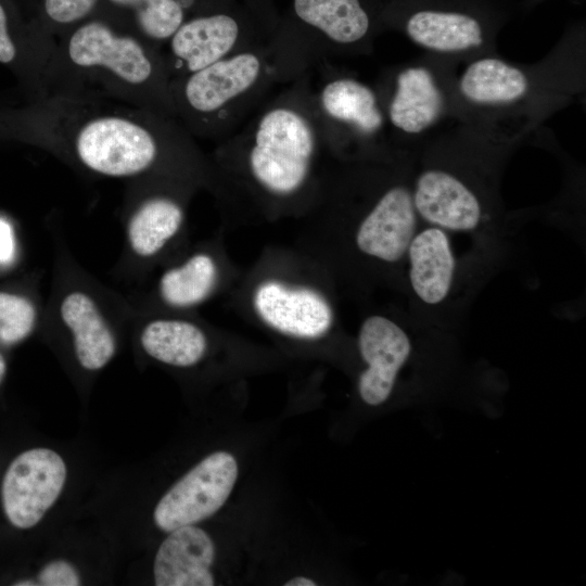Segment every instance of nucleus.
I'll use <instances>...</instances> for the list:
<instances>
[{"instance_id":"f257e3e1","label":"nucleus","mask_w":586,"mask_h":586,"mask_svg":"<svg viewBox=\"0 0 586 586\" xmlns=\"http://www.w3.org/2000/svg\"><path fill=\"white\" fill-rule=\"evenodd\" d=\"M265 103L219 149V167L266 212L316 200L321 179V128L307 77Z\"/></svg>"},{"instance_id":"f03ea898","label":"nucleus","mask_w":586,"mask_h":586,"mask_svg":"<svg viewBox=\"0 0 586 586\" xmlns=\"http://www.w3.org/2000/svg\"><path fill=\"white\" fill-rule=\"evenodd\" d=\"M306 54L279 23L273 38L170 79L177 117L206 137H228L281 79L302 75Z\"/></svg>"},{"instance_id":"7ed1b4c3","label":"nucleus","mask_w":586,"mask_h":586,"mask_svg":"<svg viewBox=\"0 0 586 586\" xmlns=\"http://www.w3.org/2000/svg\"><path fill=\"white\" fill-rule=\"evenodd\" d=\"M451 233L432 225L419 227L406 254L404 289L411 314L443 326L458 321L469 298L487 275L494 255L469 254L460 258Z\"/></svg>"},{"instance_id":"20e7f679","label":"nucleus","mask_w":586,"mask_h":586,"mask_svg":"<svg viewBox=\"0 0 586 586\" xmlns=\"http://www.w3.org/2000/svg\"><path fill=\"white\" fill-rule=\"evenodd\" d=\"M64 53L75 68L119 90L145 93L154 111L177 117L167 64L154 47L101 21H90L69 36Z\"/></svg>"},{"instance_id":"39448f33","label":"nucleus","mask_w":586,"mask_h":586,"mask_svg":"<svg viewBox=\"0 0 586 586\" xmlns=\"http://www.w3.org/2000/svg\"><path fill=\"white\" fill-rule=\"evenodd\" d=\"M173 116L154 122L120 114H102L77 123L69 131L76 158L89 170L107 177H132L152 169L165 150L188 141Z\"/></svg>"},{"instance_id":"423d86ee","label":"nucleus","mask_w":586,"mask_h":586,"mask_svg":"<svg viewBox=\"0 0 586 586\" xmlns=\"http://www.w3.org/2000/svg\"><path fill=\"white\" fill-rule=\"evenodd\" d=\"M419 227L411 189L386 187L345 230L348 266L361 280L387 281L403 291L406 254Z\"/></svg>"},{"instance_id":"0eeeda50","label":"nucleus","mask_w":586,"mask_h":586,"mask_svg":"<svg viewBox=\"0 0 586 586\" xmlns=\"http://www.w3.org/2000/svg\"><path fill=\"white\" fill-rule=\"evenodd\" d=\"M267 0H230L222 8L184 21L170 37L169 75L202 69L239 51L270 41L279 26Z\"/></svg>"},{"instance_id":"6e6552de","label":"nucleus","mask_w":586,"mask_h":586,"mask_svg":"<svg viewBox=\"0 0 586 586\" xmlns=\"http://www.w3.org/2000/svg\"><path fill=\"white\" fill-rule=\"evenodd\" d=\"M252 316L275 333L301 341L326 337L337 321L328 289L290 271L262 272L247 293Z\"/></svg>"},{"instance_id":"1a4fd4ad","label":"nucleus","mask_w":586,"mask_h":586,"mask_svg":"<svg viewBox=\"0 0 586 586\" xmlns=\"http://www.w3.org/2000/svg\"><path fill=\"white\" fill-rule=\"evenodd\" d=\"M415 321L411 313L391 311H374L361 320L357 348L366 368L358 378V393L367 405L379 406L391 396L413 351Z\"/></svg>"},{"instance_id":"9d476101","label":"nucleus","mask_w":586,"mask_h":586,"mask_svg":"<svg viewBox=\"0 0 586 586\" xmlns=\"http://www.w3.org/2000/svg\"><path fill=\"white\" fill-rule=\"evenodd\" d=\"M419 219L451 234H463L496 246L501 231L492 227V217L477 194L458 176L430 168L419 174L411 190Z\"/></svg>"},{"instance_id":"9b49d317","label":"nucleus","mask_w":586,"mask_h":586,"mask_svg":"<svg viewBox=\"0 0 586 586\" xmlns=\"http://www.w3.org/2000/svg\"><path fill=\"white\" fill-rule=\"evenodd\" d=\"M238 473V463L231 454H211L161 498L153 514L155 524L169 533L213 515L231 494Z\"/></svg>"},{"instance_id":"f8f14e48","label":"nucleus","mask_w":586,"mask_h":586,"mask_svg":"<svg viewBox=\"0 0 586 586\" xmlns=\"http://www.w3.org/2000/svg\"><path fill=\"white\" fill-rule=\"evenodd\" d=\"M66 480L62 457L48 448L18 455L9 466L1 486L2 507L17 528H30L61 494Z\"/></svg>"},{"instance_id":"ddd939ff","label":"nucleus","mask_w":586,"mask_h":586,"mask_svg":"<svg viewBox=\"0 0 586 586\" xmlns=\"http://www.w3.org/2000/svg\"><path fill=\"white\" fill-rule=\"evenodd\" d=\"M311 98L321 132L345 126L372 136L383 126L375 93L354 78H331L317 89L311 88Z\"/></svg>"},{"instance_id":"4468645a","label":"nucleus","mask_w":586,"mask_h":586,"mask_svg":"<svg viewBox=\"0 0 586 586\" xmlns=\"http://www.w3.org/2000/svg\"><path fill=\"white\" fill-rule=\"evenodd\" d=\"M215 546L200 527L184 525L169 532L154 560L156 586H213Z\"/></svg>"},{"instance_id":"2eb2a0df","label":"nucleus","mask_w":586,"mask_h":586,"mask_svg":"<svg viewBox=\"0 0 586 586\" xmlns=\"http://www.w3.org/2000/svg\"><path fill=\"white\" fill-rule=\"evenodd\" d=\"M289 21L302 37L349 46L361 40L370 18L359 0H292Z\"/></svg>"},{"instance_id":"dca6fc26","label":"nucleus","mask_w":586,"mask_h":586,"mask_svg":"<svg viewBox=\"0 0 586 586\" xmlns=\"http://www.w3.org/2000/svg\"><path fill=\"white\" fill-rule=\"evenodd\" d=\"M60 315L72 332L81 367L92 371L103 368L113 358L116 342L95 302L84 292H72L61 302Z\"/></svg>"},{"instance_id":"f3484780","label":"nucleus","mask_w":586,"mask_h":586,"mask_svg":"<svg viewBox=\"0 0 586 586\" xmlns=\"http://www.w3.org/2000/svg\"><path fill=\"white\" fill-rule=\"evenodd\" d=\"M442 109L443 95L428 69L408 67L397 75L387 110L393 126L407 133L421 132L437 119Z\"/></svg>"},{"instance_id":"a211bd4d","label":"nucleus","mask_w":586,"mask_h":586,"mask_svg":"<svg viewBox=\"0 0 586 586\" xmlns=\"http://www.w3.org/2000/svg\"><path fill=\"white\" fill-rule=\"evenodd\" d=\"M183 220L184 208L177 198L156 194L145 199L128 221L131 251L143 258L156 255L178 233Z\"/></svg>"},{"instance_id":"6ab92c4d","label":"nucleus","mask_w":586,"mask_h":586,"mask_svg":"<svg viewBox=\"0 0 586 586\" xmlns=\"http://www.w3.org/2000/svg\"><path fill=\"white\" fill-rule=\"evenodd\" d=\"M141 346L152 358L174 367L196 365L207 352V337L195 323L173 318L148 322L140 335Z\"/></svg>"},{"instance_id":"aec40b11","label":"nucleus","mask_w":586,"mask_h":586,"mask_svg":"<svg viewBox=\"0 0 586 586\" xmlns=\"http://www.w3.org/2000/svg\"><path fill=\"white\" fill-rule=\"evenodd\" d=\"M219 280L220 266L216 257L208 252H198L162 273L158 295L169 307L192 308L215 292Z\"/></svg>"},{"instance_id":"412c9836","label":"nucleus","mask_w":586,"mask_h":586,"mask_svg":"<svg viewBox=\"0 0 586 586\" xmlns=\"http://www.w3.org/2000/svg\"><path fill=\"white\" fill-rule=\"evenodd\" d=\"M408 36L418 44L438 52H457L483 42L479 22L464 14L420 11L406 24Z\"/></svg>"},{"instance_id":"4be33fe9","label":"nucleus","mask_w":586,"mask_h":586,"mask_svg":"<svg viewBox=\"0 0 586 586\" xmlns=\"http://www.w3.org/2000/svg\"><path fill=\"white\" fill-rule=\"evenodd\" d=\"M525 75L506 62L485 58L471 63L460 79L462 94L476 103H508L524 95Z\"/></svg>"},{"instance_id":"5701e85b","label":"nucleus","mask_w":586,"mask_h":586,"mask_svg":"<svg viewBox=\"0 0 586 586\" xmlns=\"http://www.w3.org/2000/svg\"><path fill=\"white\" fill-rule=\"evenodd\" d=\"M130 9L140 33L155 42L168 41L186 21L180 0H110Z\"/></svg>"},{"instance_id":"b1692460","label":"nucleus","mask_w":586,"mask_h":586,"mask_svg":"<svg viewBox=\"0 0 586 586\" xmlns=\"http://www.w3.org/2000/svg\"><path fill=\"white\" fill-rule=\"evenodd\" d=\"M37 313L27 297L0 292V344L11 346L25 340L34 330Z\"/></svg>"},{"instance_id":"393cba45","label":"nucleus","mask_w":586,"mask_h":586,"mask_svg":"<svg viewBox=\"0 0 586 586\" xmlns=\"http://www.w3.org/2000/svg\"><path fill=\"white\" fill-rule=\"evenodd\" d=\"M98 0H44L47 15L55 23L71 24L87 16Z\"/></svg>"},{"instance_id":"a878e982","label":"nucleus","mask_w":586,"mask_h":586,"mask_svg":"<svg viewBox=\"0 0 586 586\" xmlns=\"http://www.w3.org/2000/svg\"><path fill=\"white\" fill-rule=\"evenodd\" d=\"M38 584L43 586H78L80 577L71 563L55 560L42 568L38 575Z\"/></svg>"},{"instance_id":"bb28decb","label":"nucleus","mask_w":586,"mask_h":586,"mask_svg":"<svg viewBox=\"0 0 586 586\" xmlns=\"http://www.w3.org/2000/svg\"><path fill=\"white\" fill-rule=\"evenodd\" d=\"M16 56V47L9 34L7 15L0 4V62L10 63Z\"/></svg>"},{"instance_id":"cd10ccee","label":"nucleus","mask_w":586,"mask_h":586,"mask_svg":"<svg viewBox=\"0 0 586 586\" xmlns=\"http://www.w3.org/2000/svg\"><path fill=\"white\" fill-rule=\"evenodd\" d=\"M14 242L10 225L0 219V263H8L13 257Z\"/></svg>"},{"instance_id":"c85d7f7f","label":"nucleus","mask_w":586,"mask_h":586,"mask_svg":"<svg viewBox=\"0 0 586 586\" xmlns=\"http://www.w3.org/2000/svg\"><path fill=\"white\" fill-rule=\"evenodd\" d=\"M285 586H316L317 584L305 576H296L284 583Z\"/></svg>"},{"instance_id":"c756f323","label":"nucleus","mask_w":586,"mask_h":586,"mask_svg":"<svg viewBox=\"0 0 586 586\" xmlns=\"http://www.w3.org/2000/svg\"><path fill=\"white\" fill-rule=\"evenodd\" d=\"M5 371H7L5 359L3 358V356H2L1 353H0V383H1L2 380L4 379Z\"/></svg>"},{"instance_id":"7c9ffc66","label":"nucleus","mask_w":586,"mask_h":586,"mask_svg":"<svg viewBox=\"0 0 586 586\" xmlns=\"http://www.w3.org/2000/svg\"><path fill=\"white\" fill-rule=\"evenodd\" d=\"M16 585H26V583H18ZM27 585H36L35 583H27Z\"/></svg>"}]
</instances>
